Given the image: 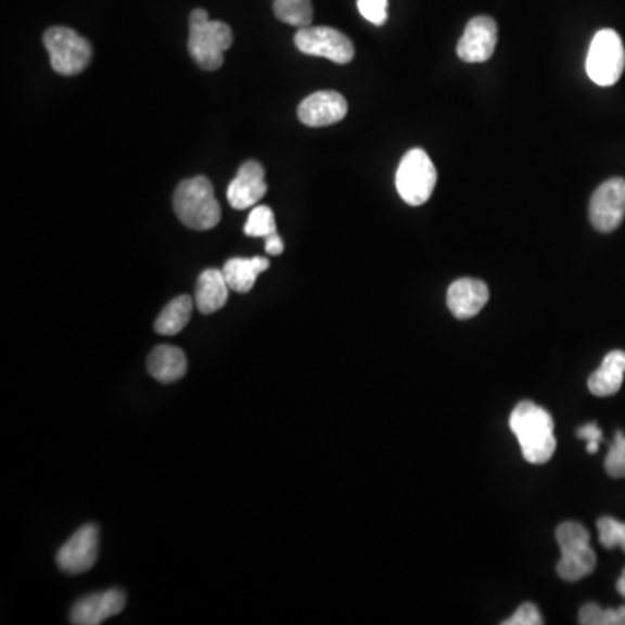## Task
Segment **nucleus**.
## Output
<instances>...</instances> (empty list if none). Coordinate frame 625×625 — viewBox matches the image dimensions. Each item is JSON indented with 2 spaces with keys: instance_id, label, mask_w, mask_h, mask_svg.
<instances>
[{
  "instance_id": "f257e3e1",
  "label": "nucleus",
  "mask_w": 625,
  "mask_h": 625,
  "mask_svg": "<svg viewBox=\"0 0 625 625\" xmlns=\"http://www.w3.org/2000/svg\"><path fill=\"white\" fill-rule=\"evenodd\" d=\"M509 428L520 443L530 464H546L554 456V421L546 408L534 401H521L512 410Z\"/></svg>"
},
{
  "instance_id": "f03ea898",
  "label": "nucleus",
  "mask_w": 625,
  "mask_h": 625,
  "mask_svg": "<svg viewBox=\"0 0 625 625\" xmlns=\"http://www.w3.org/2000/svg\"><path fill=\"white\" fill-rule=\"evenodd\" d=\"M174 213L191 230H213L221 221V207L214 195L213 182L205 176L182 181L174 193Z\"/></svg>"
},
{
  "instance_id": "7ed1b4c3",
  "label": "nucleus",
  "mask_w": 625,
  "mask_h": 625,
  "mask_svg": "<svg viewBox=\"0 0 625 625\" xmlns=\"http://www.w3.org/2000/svg\"><path fill=\"white\" fill-rule=\"evenodd\" d=\"M233 43L230 25L208 20L205 9H195L190 14V39L188 51L196 65L205 72L219 69L225 63V52Z\"/></svg>"
},
{
  "instance_id": "20e7f679",
  "label": "nucleus",
  "mask_w": 625,
  "mask_h": 625,
  "mask_svg": "<svg viewBox=\"0 0 625 625\" xmlns=\"http://www.w3.org/2000/svg\"><path fill=\"white\" fill-rule=\"evenodd\" d=\"M556 540L560 546L561 560L556 572L566 582H577L596 570V552L590 547V535L586 526L577 521H564L556 530Z\"/></svg>"
},
{
  "instance_id": "39448f33",
  "label": "nucleus",
  "mask_w": 625,
  "mask_h": 625,
  "mask_svg": "<svg viewBox=\"0 0 625 625\" xmlns=\"http://www.w3.org/2000/svg\"><path fill=\"white\" fill-rule=\"evenodd\" d=\"M51 66L56 74L74 77L82 74L92 60V48L82 35L66 26H52L43 34Z\"/></svg>"
},
{
  "instance_id": "423d86ee",
  "label": "nucleus",
  "mask_w": 625,
  "mask_h": 625,
  "mask_svg": "<svg viewBox=\"0 0 625 625\" xmlns=\"http://www.w3.org/2000/svg\"><path fill=\"white\" fill-rule=\"evenodd\" d=\"M436 179H438V174L430 155L421 148H413L405 153L399 162L398 170H396V190L405 204L417 207L431 199L436 187Z\"/></svg>"
},
{
  "instance_id": "0eeeda50",
  "label": "nucleus",
  "mask_w": 625,
  "mask_h": 625,
  "mask_svg": "<svg viewBox=\"0 0 625 625\" xmlns=\"http://www.w3.org/2000/svg\"><path fill=\"white\" fill-rule=\"evenodd\" d=\"M625 68V49L621 35L603 28L595 35L587 52L586 69L592 82L610 87L621 80Z\"/></svg>"
},
{
  "instance_id": "6e6552de",
  "label": "nucleus",
  "mask_w": 625,
  "mask_h": 625,
  "mask_svg": "<svg viewBox=\"0 0 625 625\" xmlns=\"http://www.w3.org/2000/svg\"><path fill=\"white\" fill-rule=\"evenodd\" d=\"M294 42L304 54L326 58L337 65H347L355 58V46L349 37L330 26H304L295 34Z\"/></svg>"
},
{
  "instance_id": "1a4fd4ad",
  "label": "nucleus",
  "mask_w": 625,
  "mask_h": 625,
  "mask_svg": "<svg viewBox=\"0 0 625 625\" xmlns=\"http://www.w3.org/2000/svg\"><path fill=\"white\" fill-rule=\"evenodd\" d=\"M625 217V179L613 178L604 181L590 199V225L601 233H612L622 225Z\"/></svg>"
},
{
  "instance_id": "9d476101",
  "label": "nucleus",
  "mask_w": 625,
  "mask_h": 625,
  "mask_svg": "<svg viewBox=\"0 0 625 625\" xmlns=\"http://www.w3.org/2000/svg\"><path fill=\"white\" fill-rule=\"evenodd\" d=\"M98 549H100V532L94 525H84L58 551V566L61 572L68 575L89 572L98 560Z\"/></svg>"
},
{
  "instance_id": "9b49d317",
  "label": "nucleus",
  "mask_w": 625,
  "mask_h": 625,
  "mask_svg": "<svg viewBox=\"0 0 625 625\" xmlns=\"http://www.w3.org/2000/svg\"><path fill=\"white\" fill-rule=\"evenodd\" d=\"M497 46V23L490 16H476L465 25L457 43V54L465 63H485Z\"/></svg>"
},
{
  "instance_id": "f8f14e48",
  "label": "nucleus",
  "mask_w": 625,
  "mask_h": 625,
  "mask_svg": "<svg viewBox=\"0 0 625 625\" xmlns=\"http://www.w3.org/2000/svg\"><path fill=\"white\" fill-rule=\"evenodd\" d=\"M126 607V595L120 589H109L86 596L72 608L69 622L75 625H100L110 616L118 615Z\"/></svg>"
},
{
  "instance_id": "ddd939ff",
  "label": "nucleus",
  "mask_w": 625,
  "mask_h": 625,
  "mask_svg": "<svg viewBox=\"0 0 625 625\" xmlns=\"http://www.w3.org/2000/svg\"><path fill=\"white\" fill-rule=\"evenodd\" d=\"M347 101L335 91H318L308 95L297 109V117L308 127H327L343 120Z\"/></svg>"
},
{
  "instance_id": "4468645a",
  "label": "nucleus",
  "mask_w": 625,
  "mask_h": 625,
  "mask_svg": "<svg viewBox=\"0 0 625 625\" xmlns=\"http://www.w3.org/2000/svg\"><path fill=\"white\" fill-rule=\"evenodd\" d=\"M268 191L266 184L265 167L256 161H248L240 165L237 178L228 187V202L237 211L256 207Z\"/></svg>"
},
{
  "instance_id": "2eb2a0df",
  "label": "nucleus",
  "mask_w": 625,
  "mask_h": 625,
  "mask_svg": "<svg viewBox=\"0 0 625 625\" xmlns=\"http://www.w3.org/2000/svg\"><path fill=\"white\" fill-rule=\"evenodd\" d=\"M488 297H490V292L482 280L459 278L448 286V309L459 320H469L485 308Z\"/></svg>"
},
{
  "instance_id": "dca6fc26",
  "label": "nucleus",
  "mask_w": 625,
  "mask_h": 625,
  "mask_svg": "<svg viewBox=\"0 0 625 625\" xmlns=\"http://www.w3.org/2000/svg\"><path fill=\"white\" fill-rule=\"evenodd\" d=\"M230 291V285L226 282L222 269H205L200 275L199 280H196V309L200 312H204V315H213V312L219 311V309L225 308Z\"/></svg>"
},
{
  "instance_id": "f3484780",
  "label": "nucleus",
  "mask_w": 625,
  "mask_h": 625,
  "mask_svg": "<svg viewBox=\"0 0 625 625\" xmlns=\"http://www.w3.org/2000/svg\"><path fill=\"white\" fill-rule=\"evenodd\" d=\"M188 360L182 349L169 344L156 346L148 356V372L164 384L179 381L187 373Z\"/></svg>"
},
{
  "instance_id": "a211bd4d",
  "label": "nucleus",
  "mask_w": 625,
  "mask_h": 625,
  "mask_svg": "<svg viewBox=\"0 0 625 625\" xmlns=\"http://www.w3.org/2000/svg\"><path fill=\"white\" fill-rule=\"evenodd\" d=\"M625 375V352L616 349L603 358V363L587 381L590 393L595 396H612L618 393Z\"/></svg>"
},
{
  "instance_id": "6ab92c4d",
  "label": "nucleus",
  "mask_w": 625,
  "mask_h": 625,
  "mask_svg": "<svg viewBox=\"0 0 625 625\" xmlns=\"http://www.w3.org/2000/svg\"><path fill=\"white\" fill-rule=\"evenodd\" d=\"M268 268L269 260L266 257H251V259L231 257L222 266V273L231 291L247 294L256 283L257 277L265 273Z\"/></svg>"
},
{
  "instance_id": "aec40b11",
  "label": "nucleus",
  "mask_w": 625,
  "mask_h": 625,
  "mask_svg": "<svg viewBox=\"0 0 625 625\" xmlns=\"http://www.w3.org/2000/svg\"><path fill=\"white\" fill-rule=\"evenodd\" d=\"M195 299H191L190 295H178L176 299L170 301L161 315L156 318L155 330L161 335H176L181 332L190 321L191 312H193Z\"/></svg>"
},
{
  "instance_id": "412c9836",
  "label": "nucleus",
  "mask_w": 625,
  "mask_h": 625,
  "mask_svg": "<svg viewBox=\"0 0 625 625\" xmlns=\"http://www.w3.org/2000/svg\"><path fill=\"white\" fill-rule=\"evenodd\" d=\"M273 13L280 22L304 28V26L311 25L312 2L311 0H275Z\"/></svg>"
},
{
  "instance_id": "4be33fe9",
  "label": "nucleus",
  "mask_w": 625,
  "mask_h": 625,
  "mask_svg": "<svg viewBox=\"0 0 625 625\" xmlns=\"http://www.w3.org/2000/svg\"><path fill=\"white\" fill-rule=\"evenodd\" d=\"M582 625H625V607L604 608L596 603H587L578 612Z\"/></svg>"
},
{
  "instance_id": "5701e85b",
  "label": "nucleus",
  "mask_w": 625,
  "mask_h": 625,
  "mask_svg": "<svg viewBox=\"0 0 625 625\" xmlns=\"http://www.w3.org/2000/svg\"><path fill=\"white\" fill-rule=\"evenodd\" d=\"M243 231L252 239H266L269 234L278 233L273 211L266 205H256L248 214Z\"/></svg>"
},
{
  "instance_id": "b1692460",
  "label": "nucleus",
  "mask_w": 625,
  "mask_h": 625,
  "mask_svg": "<svg viewBox=\"0 0 625 625\" xmlns=\"http://www.w3.org/2000/svg\"><path fill=\"white\" fill-rule=\"evenodd\" d=\"M599 543L607 549L622 547L625 552V523L615 518L603 516L598 520Z\"/></svg>"
},
{
  "instance_id": "393cba45",
  "label": "nucleus",
  "mask_w": 625,
  "mask_h": 625,
  "mask_svg": "<svg viewBox=\"0 0 625 625\" xmlns=\"http://www.w3.org/2000/svg\"><path fill=\"white\" fill-rule=\"evenodd\" d=\"M604 469L612 477H625V434L624 431H616L615 439L604 459Z\"/></svg>"
},
{
  "instance_id": "a878e982",
  "label": "nucleus",
  "mask_w": 625,
  "mask_h": 625,
  "mask_svg": "<svg viewBox=\"0 0 625 625\" xmlns=\"http://www.w3.org/2000/svg\"><path fill=\"white\" fill-rule=\"evenodd\" d=\"M358 11L372 25L382 26L387 22V0H358Z\"/></svg>"
},
{
  "instance_id": "bb28decb",
  "label": "nucleus",
  "mask_w": 625,
  "mask_h": 625,
  "mask_svg": "<svg viewBox=\"0 0 625 625\" xmlns=\"http://www.w3.org/2000/svg\"><path fill=\"white\" fill-rule=\"evenodd\" d=\"M540 610L534 603H523L502 625H543Z\"/></svg>"
},
{
  "instance_id": "cd10ccee",
  "label": "nucleus",
  "mask_w": 625,
  "mask_h": 625,
  "mask_svg": "<svg viewBox=\"0 0 625 625\" xmlns=\"http://www.w3.org/2000/svg\"><path fill=\"white\" fill-rule=\"evenodd\" d=\"M577 436L587 443V451L589 454H596L599 443H603V431L599 430V425L595 424V422L582 425L581 430L577 431Z\"/></svg>"
},
{
  "instance_id": "c85d7f7f",
  "label": "nucleus",
  "mask_w": 625,
  "mask_h": 625,
  "mask_svg": "<svg viewBox=\"0 0 625 625\" xmlns=\"http://www.w3.org/2000/svg\"><path fill=\"white\" fill-rule=\"evenodd\" d=\"M265 248L269 256H280V254L283 252V248H285V245H283V240L280 239V234L273 233L269 234V237H266Z\"/></svg>"
},
{
  "instance_id": "c756f323",
  "label": "nucleus",
  "mask_w": 625,
  "mask_h": 625,
  "mask_svg": "<svg viewBox=\"0 0 625 625\" xmlns=\"http://www.w3.org/2000/svg\"><path fill=\"white\" fill-rule=\"evenodd\" d=\"M616 590H618V595L625 599V569L624 572H622L621 578L616 582Z\"/></svg>"
}]
</instances>
